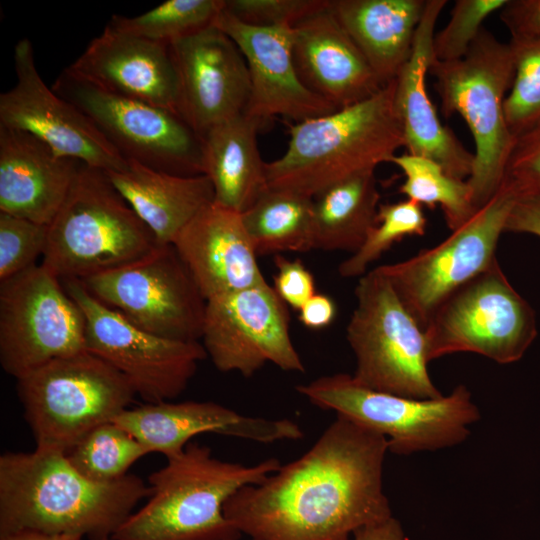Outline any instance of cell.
I'll return each mask as SVG.
<instances>
[{
  "instance_id": "cell-2",
  "label": "cell",
  "mask_w": 540,
  "mask_h": 540,
  "mask_svg": "<svg viewBox=\"0 0 540 540\" xmlns=\"http://www.w3.org/2000/svg\"><path fill=\"white\" fill-rule=\"evenodd\" d=\"M150 494V486L132 474L109 483L93 481L62 452H6L0 456V535L36 532L112 540Z\"/></svg>"
},
{
  "instance_id": "cell-12",
  "label": "cell",
  "mask_w": 540,
  "mask_h": 540,
  "mask_svg": "<svg viewBox=\"0 0 540 540\" xmlns=\"http://www.w3.org/2000/svg\"><path fill=\"white\" fill-rule=\"evenodd\" d=\"M85 328L79 305L42 264L0 282V363L16 380L87 351Z\"/></svg>"
},
{
  "instance_id": "cell-32",
  "label": "cell",
  "mask_w": 540,
  "mask_h": 540,
  "mask_svg": "<svg viewBox=\"0 0 540 540\" xmlns=\"http://www.w3.org/2000/svg\"><path fill=\"white\" fill-rule=\"evenodd\" d=\"M225 0H167L135 16L113 15L108 26L154 42L170 44L213 24Z\"/></svg>"
},
{
  "instance_id": "cell-33",
  "label": "cell",
  "mask_w": 540,
  "mask_h": 540,
  "mask_svg": "<svg viewBox=\"0 0 540 540\" xmlns=\"http://www.w3.org/2000/svg\"><path fill=\"white\" fill-rule=\"evenodd\" d=\"M147 454L145 446L111 421L88 433L67 457L87 478L109 483L128 475L132 465Z\"/></svg>"
},
{
  "instance_id": "cell-39",
  "label": "cell",
  "mask_w": 540,
  "mask_h": 540,
  "mask_svg": "<svg viewBox=\"0 0 540 540\" xmlns=\"http://www.w3.org/2000/svg\"><path fill=\"white\" fill-rule=\"evenodd\" d=\"M503 181L518 198L540 197V121L517 137Z\"/></svg>"
},
{
  "instance_id": "cell-15",
  "label": "cell",
  "mask_w": 540,
  "mask_h": 540,
  "mask_svg": "<svg viewBox=\"0 0 540 540\" xmlns=\"http://www.w3.org/2000/svg\"><path fill=\"white\" fill-rule=\"evenodd\" d=\"M517 199L503 181L492 198L444 241L407 260L377 267L423 329L445 298L497 260V244Z\"/></svg>"
},
{
  "instance_id": "cell-41",
  "label": "cell",
  "mask_w": 540,
  "mask_h": 540,
  "mask_svg": "<svg viewBox=\"0 0 540 540\" xmlns=\"http://www.w3.org/2000/svg\"><path fill=\"white\" fill-rule=\"evenodd\" d=\"M499 16L511 38L540 36V0H508Z\"/></svg>"
},
{
  "instance_id": "cell-10",
  "label": "cell",
  "mask_w": 540,
  "mask_h": 540,
  "mask_svg": "<svg viewBox=\"0 0 540 540\" xmlns=\"http://www.w3.org/2000/svg\"><path fill=\"white\" fill-rule=\"evenodd\" d=\"M537 332L533 308L497 260L445 298L424 328L429 362L470 352L510 364L523 357Z\"/></svg>"
},
{
  "instance_id": "cell-19",
  "label": "cell",
  "mask_w": 540,
  "mask_h": 540,
  "mask_svg": "<svg viewBox=\"0 0 540 540\" xmlns=\"http://www.w3.org/2000/svg\"><path fill=\"white\" fill-rule=\"evenodd\" d=\"M213 24L234 41L247 63L246 115L261 123L275 116L298 123L338 110L302 82L293 59L292 27L249 25L225 8Z\"/></svg>"
},
{
  "instance_id": "cell-30",
  "label": "cell",
  "mask_w": 540,
  "mask_h": 540,
  "mask_svg": "<svg viewBox=\"0 0 540 540\" xmlns=\"http://www.w3.org/2000/svg\"><path fill=\"white\" fill-rule=\"evenodd\" d=\"M312 206V198L267 187L254 204L241 213L257 255L312 250Z\"/></svg>"
},
{
  "instance_id": "cell-14",
  "label": "cell",
  "mask_w": 540,
  "mask_h": 540,
  "mask_svg": "<svg viewBox=\"0 0 540 540\" xmlns=\"http://www.w3.org/2000/svg\"><path fill=\"white\" fill-rule=\"evenodd\" d=\"M85 317L86 350L114 367L147 403L178 397L207 357L199 341L147 332L107 307L78 279L61 280Z\"/></svg>"
},
{
  "instance_id": "cell-8",
  "label": "cell",
  "mask_w": 540,
  "mask_h": 540,
  "mask_svg": "<svg viewBox=\"0 0 540 540\" xmlns=\"http://www.w3.org/2000/svg\"><path fill=\"white\" fill-rule=\"evenodd\" d=\"M296 390L318 408L385 436L388 451L395 455L456 446L480 419L471 392L462 384L447 396L414 399L368 389L352 375L337 373L298 385Z\"/></svg>"
},
{
  "instance_id": "cell-37",
  "label": "cell",
  "mask_w": 540,
  "mask_h": 540,
  "mask_svg": "<svg viewBox=\"0 0 540 540\" xmlns=\"http://www.w3.org/2000/svg\"><path fill=\"white\" fill-rule=\"evenodd\" d=\"M47 231V225L0 212V282L36 265Z\"/></svg>"
},
{
  "instance_id": "cell-9",
  "label": "cell",
  "mask_w": 540,
  "mask_h": 540,
  "mask_svg": "<svg viewBox=\"0 0 540 540\" xmlns=\"http://www.w3.org/2000/svg\"><path fill=\"white\" fill-rule=\"evenodd\" d=\"M355 296L356 307L346 330L356 358L353 379L368 389L408 398L443 396L427 369L424 329L386 276L377 267L365 273Z\"/></svg>"
},
{
  "instance_id": "cell-6",
  "label": "cell",
  "mask_w": 540,
  "mask_h": 540,
  "mask_svg": "<svg viewBox=\"0 0 540 540\" xmlns=\"http://www.w3.org/2000/svg\"><path fill=\"white\" fill-rule=\"evenodd\" d=\"M157 246L107 173L83 164L48 225L41 264L60 280H83L134 262Z\"/></svg>"
},
{
  "instance_id": "cell-34",
  "label": "cell",
  "mask_w": 540,
  "mask_h": 540,
  "mask_svg": "<svg viewBox=\"0 0 540 540\" xmlns=\"http://www.w3.org/2000/svg\"><path fill=\"white\" fill-rule=\"evenodd\" d=\"M426 225L422 206L413 200L380 204L376 224L361 247L339 265V274L344 278H360L394 243L407 236H423Z\"/></svg>"
},
{
  "instance_id": "cell-38",
  "label": "cell",
  "mask_w": 540,
  "mask_h": 540,
  "mask_svg": "<svg viewBox=\"0 0 540 540\" xmlns=\"http://www.w3.org/2000/svg\"><path fill=\"white\" fill-rule=\"evenodd\" d=\"M329 0H225V10L240 21L259 27H293L326 7Z\"/></svg>"
},
{
  "instance_id": "cell-35",
  "label": "cell",
  "mask_w": 540,
  "mask_h": 540,
  "mask_svg": "<svg viewBox=\"0 0 540 540\" xmlns=\"http://www.w3.org/2000/svg\"><path fill=\"white\" fill-rule=\"evenodd\" d=\"M514 76L505 99L508 127L517 139L540 121V36L511 38Z\"/></svg>"
},
{
  "instance_id": "cell-22",
  "label": "cell",
  "mask_w": 540,
  "mask_h": 540,
  "mask_svg": "<svg viewBox=\"0 0 540 540\" xmlns=\"http://www.w3.org/2000/svg\"><path fill=\"white\" fill-rule=\"evenodd\" d=\"M446 3L427 0L412 53L395 78L394 109L408 153L429 158L449 175L467 180L473 170L474 153L441 123L426 86L435 26Z\"/></svg>"
},
{
  "instance_id": "cell-11",
  "label": "cell",
  "mask_w": 540,
  "mask_h": 540,
  "mask_svg": "<svg viewBox=\"0 0 540 540\" xmlns=\"http://www.w3.org/2000/svg\"><path fill=\"white\" fill-rule=\"evenodd\" d=\"M51 88L87 116L127 162L174 175L203 174L201 138L175 112L103 90L67 67Z\"/></svg>"
},
{
  "instance_id": "cell-7",
  "label": "cell",
  "mask_w": 540,
  "mask_h": 540,
  "mask_svg": "<svg viewBox=\"0 0 540 540\" xmlns=\"http://www.w3.org/2000/svg\"><path fill=\"white\" fill-rule=\"evenodd\" d=\"M17 392L36 448L65 454L128 409L136 396L119 371L88 351L20 377Z\"/></svg>"
},
{
  "instance_id": "cell-25",
  "label": "cell",
  "mask_w": 540,
  "mask_h": 540,
  "mask_svg": "<svg viewBox=\"0 0 540 540\" xmlns=\"http://www.w3.org/2000/svg\"><path fill=\"white\" fill-rule=\"evenodd\" d=\"M83 164L28 132L0 126V212L48 226Z\"/></svg>"
},
{
  "instance_id": "cell-28",
  "label": "cell",
  "mask_w": 540,
  "mask_h": 540,
  "mask_svg": "<svg viewBox=\"0 0 540 540\" xmlns=\"http://www.w3.org/2000/svg\"><path fill=\"white\" fill-rule=\"evenodd\" d=\"M262 123L245 113L201 136L202 171L214 189V203L245 212L267 189L266 162L257 146Z\"/></svg>"
},
{
  "instance_id": "cell-17",
  "label": "cell",
  "mask_w": 540,
  "mask_h": 540,
  "mask_svg": "<svg viewBox=\"0 0 540 540\" xmlns=\"http://www.w3.org/2000/svg\"><path fill=\"white\" fill-rule=\"evenodd\" d=\"M13 59L16 83L0 94V126L28 132L58 155L89 167L105 172L128 168L89 118L45 84L28 38L17 42Z\"/></svg>"
},
{
  "instance_id": "cell-42",
  "label": "cell",
  "mask_w": 540,
  "mask_h": 540,
  "mask_svg": "<svg viewBox=\"0 0 540 540\" xmlns=\"http://www.w3.org/2000/svg\"><path fill=\"white\" fill-rule=\"evenodd\" d=\"M505 231L540 237V197L518 198L507 218Z\"/></svg>"
},
{
  "instance_id": "cell-29",
  "label": "cell",
  "mask_w": 540,
  "mask_h": 540,
  "mask_svg": "<svg viewBox=\"0 0 540 540\" xmlns=\"http://www.w3.org/2000/svg\"><path fill=\"white\" fill-rule=\"evenodd\" d=\"M380 193L375 171L337 183L313 198V249L356 252L376 224Z\"/></svg>"
},
{
  "instance_id": "cell-40",
  "label": "cell",
  "mask_w": 540,
  "mask_h": 540,
  "mask_svg": "<svg viewBox=\"0 0 540 540\" xmlns=\"http://www.w3.org/2000/svg\"><path fill=\"white\" fill-rule=\"evenodd\" d=\"M274 263L277 269L273 277L275 292L285 304L299 310L316 293L314 276L299 259L277 254Z\"/></svg>"
},
{
  "instance_id": "cell-4",
  "label": "cell",
  "mask_w": 540,
  "mask_h": 540,
  "mask_svg": "<svg viewBox=\"0 0 540 540\" xmlns=\"http://www.w3.org/2000/svg\"><path fill=\"white\" fill-rule=\"evenodd\" d=\"M280 466L277 458L254 465L223 461L209 447L190 442L149 476L148 502L125 520L112 540H239L242 534L226 518L225 503Z\"/></svg>"
},
{
  "instance_id": "cell-20",
  "label": "cell",
  "mask_w": 540,
  "mask_h": 540,
  "mask_svg": "<svg viewBox=\"0 0 540 540\" xmlns=\"http://www.w3.org/2000/svg\"><path fill=\"white\" fill-rule=\"evenodd\" d=\"M113 422L150 453H161L167 459L178 456L191 439L203 433L259 443L299 440L304 436L292 420L243 415L211 401L147 403L124 410Z\"/></svg>"
},
{
  "instance_id": "cell-43",
  "label": "cell",
  "mask_w": 540,
  "mask_h": 540,
  "mask_svg": "<svg viewBox=\"0 0 540 540\" xmlns=\"http://www.w3.org/2000/svg\"><path fill=\"white\" fill-rule=\"evenodd\" d=\"M299 311V321L307 328L319 330L335 319L337 308L334 300L325 294L315 293Z\"/></svg>"
},
{
  "instance_id": "cell-24",
  "label": "cell",
  "mask_w": 540,
  "mask_h": 540,
  "mask_svg": "<svg viewBox=\"0 0 540 540\" xmlns=\"http://www.w3.org/2000/svg\"><path fill=\"white\" fill-rule=\"evenodd\" d=\"M173 246L206 301L265 282L241 213L214 202L183 228Z\"/></svg>"
},
{
  "instance_id": "cell-44",
  "label": "cell",
  "mask_w": 540,
  "mask_h": 540,
  "mask_svg": "<svg viewBox=\"0 0 540 540\" xmlns=\"http://www.w3.org/2000/svg\"><path fill=\"white\" fill-rule=\"evenodd\" d=\"M352 540H406L399 520L393 516L389 519L363 527L352 535Z\"/></svg>"
},
{
  "instance_id": "cell-18",
  "label": "cell",
  "mask_w": 540,
  "mask_h": 540,
  "mask_svg": "<svg viewBox=\"0 0 540 540\" xmlns=\"http://www.w3.org/2000/svg\"><path fill=\"white\" fill-rule=\"evenodd\" d=\"M178 78V113L201 138L245 113L248 66L238 46L214 24L169 44Z\"/></svg>"
},
{
  "instance_id": "cell-46",
  "label": "cell",
  "mask_w": 540,
  "mask_h": 540,
  "mask_svg": "<svg viewBox=\"0 0 540 540\" xmlns=\"http://www.w3.org/2000/svg\"><path fill=\"white\" fill-rule=\"evenodd\" d=\"M107 540H111V539H107Z\"/></svg>"
},
{
  "instance_id": "cell-13",
  "label": "cell",
  "mask_w": 540,
  "mask_h": 540,
  "mask_svg": "<svg viewBox=\"0 0 540 540\" xmlns=\"http://www.w3.org/2000/svg\"><path fill=\"white\" fill-rule=\"evenodd\" d=\"M80 281L97 300L147 332L180 341L202 337L207 301L172 244Z\"/></svg>"
},
{
  "instance_id": "cell-1",
  "label": "cell",
  "mask_w": 540,
  "mask_h": 540,
  "mask_svg": "<svg viewBox=\"0 0 540 540\" xmlns=\"http://www.w3.org/2000/svg\"><path fill=\"white\" fill-rule=\"evenodd\" d=\"M385 436L337 415L314 445L224 505L251 540H349L392 517L383 491Z\"/></svg>"
},
{
  "instance_id": "cell-27",
  "label": "cell",
  "mask_w": 540,
  "mask_h": 540,
  "mask_svg": "<svg viewBox=\"0 0 540 540\" xmlns=\"http://www.w3.org/2000/svg\"><path fill=\"white\" fill-rule=\"evenodd\" d=\"M106 173L160 246L173 245L183 228L214 202L212 183L204 174L174 175L133 161L126 170Z\"/></svg>"
},
{
  "instance_id": "cell-21",
  "label": "cell",
  "mask_w": 540,
  "mask_h": 540,
  "mask_svg": "<svg viewBox=\"0 0 540 540\" xmlns=\"http://www.w3.org/2000/svg\"><path fill=\"white\" fill-rule=\"evenodd\" d=\"M67 69L103 90L179 115L178 78L169 44L106 25Z\"/></svg>"
},
{
  "instance_id": "cell-16",
  "label": "cell",
  "mask_w": 540,
  "mask_h": 540,
  "mask_svg": "<svg viewBox=\"0 0 540 540\" xmlns=\"http://www.w3.org/2000/svg\"><path fill=\"white\" fill-rule=\"evenodd\" d=\"M201 339L222 372L250 377L267 362L305 371L290 337L287 306L266 281L207 300Z\"/></svg>"
},
{
  "instance_id": "cell-3",
  "label": "cell",
  "mask_w": 540,
  "mask_h": 540,
  "mask_svg": "<svg viewBox=\"0 0 540 540\" xmlns=\"http://www.w3.org/2000/svg\"><path fill=\"white\" fill-rule=\"evenodd\" d=\"M395 79L364 101L295 123L285 153L266 163L267 185L314 198L375 168L404 147Z\"/></svg>"
},
{
  "instance_id": "cell-26",
  "label": "cell",
  "mask_w": 540,
  "mask_h": 540,
  "mask_svg": "<svg viewBox=\"0 0 540 540\" xmlns=\"http://www.w3.org/2000/svg\"><path fill=\"white\" fill-rule=\"evenodd\" d=\"M427 0H329L383 86L408 61Z\"/></svg>"
},
{
  "instance_id": "cell-45",
  "label": "cell",
  "mask_w": 540,
  "mask_h": 540,
  "mask_svg": "<svg viewBox=\"0 0 540 540\" xmlns=\"http://www.w3.org/2000/svg\"><path fill=\"white\" fill-rule=\"evenodd\" d=\"M0 540H84L73 535H49L36 532H16L0 535Z\"/></svg>"
},
{
  "instance_id": "cell-5",
  "label": "cell",
  "mask_w": 540,
  "mask_h": 540,
  "mask_svg": "<svg viewBox=\"0 0 540 540\" xmlns=\"http://www.w3.org/2000/svg\"><path fill=\"white\" fill-rule=\"evenodd\" d=\"M429 75L434 77L443 115H459L472 134L474 165L467 183L479 209L501 186L516 142L504 108L514 76L511 46L483 27L464 57L432 60Z\"/></svg>"
},
{
  "instance_id": "cell-23",
  "label": "cell",
  "mask_w": 540,
  "mask_h": 540,
  "mask_svg": "<svg viewBox=\"0 0 540 540\" xmlns=\"http://www.w3.org/2000/svg\"><path fill=\"white\" fill-rule=\"evenodd\" d=\"M292 52L302 82L336 109L384 86L328 5L292 27Z\"/></svg>"
},
{
  "instance_id": "cell-36",
  "label": "cell",
  "mask_w": 540,
  "mask_h": 540,
  "mask_svg": "<svg viewBox=\"0 0 540 540\" xmlns=\"http://www.w3.org/2000/svg\"><path fill=\"white\" fill-rule=\"evenodd\" d=\"M507 1L456 0L447 25L434 34L432 60L448 62L464 57L483 29V22Z\"/></svg>"
},
{
  "instance_id": "cell-31",
  "label": "cell",
  "mask_w": 540,
  "mask_h": 540,
  "mask_svg": "<svg viewBox=\"0 0 540 540\" xmlns=\"http://www.w3.org/2000/svg\"><path fill=\"white\" fill-rule=\"evenodd\" d=\"M389 163L400 168L405 177L399 192L421 206H440L451 232L477 212L467 180L449 175L435 161L406 152L394 155Z\"/></svg>"
}]
</instances>
